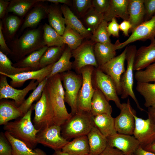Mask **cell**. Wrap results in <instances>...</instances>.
<instances>
[{"instance_id": "1", "label": "cell", "mask_w": 155, "mask_h": 155, "mask_svg": "<svg viewBox=\"0 0 155 155\" xmlns=\"http://www.w3.org/2000/svg\"><path fill=\"white\" fill-rule=\"evenodd\" d=\"M33 105L22 117L3 125V129L14 138L22 142L28 147L34 149L38 143L37 135L40 131L35 127L31 121Z\"/></svg>"}, {"instance_id": "2", "label": "cell", "mask_w": 155, "mask_h": 155, "mask_svg": "<svg viewBox=\"0 0 155 155\" xmlns=\"http://www.w3.org/2000/svg\"><path fill=\"white\" fill-rule=\"evenodd\" d=\"M10 45L11 54L17 59H21L25 55L46 46L42 28L39 27L25 32L12 41Z\"/></svg>"}, {"instance_id": "3", "label": "cell", "mask_w": 155, "mask_h": 155, "mask_svg": "<svg viewBox=\"0 0 155 155\" xmlns=\"http://www.w3.org/2000/svg\"><path fill=\"white\" fill-rule=\"evenodd\" d=\"M94 117L90 113L78 112L61 125L62 135L69 141L87 135L94 126Z\"/></svg>"}, {"instance_id": "4", "label": "cell", "mask_w": 155, "mask_h": 155, "mask_svg": "<svg viewBox=\"0 0 155 155\" xmlns=\"http://www.w3.org/2000/svg\"><path fill=\"white\" fill-rule=\"evenodd\" d=\"M135 45L127 46L125 60L127 63L126 69L122 75L120 80L121 89V97L125 99L130 96L135 102L137 108L141 111H144L140 106L134 93L133 85V66L135 56L137 51Z\"/></svg>"}, {"instance_id": "5", "label": "cell", "mask_w": 155, "mask_h": 155, "mask_svg": "<svg viewBox=\"0 0 155 155\" xmlns=\"http://www.w3.org/2000/svg\"><path fill=\"white\" fill-rule=\"evenodd\" d=\"M32 105L35 111L32 122L37 129L40 131L55 124L53 109L46 86L40 98Z\"/></svg>"}, {"instance_id": "6", "label": "cell", "mask_w": 155, "mask_h": 155, "mask_svg": "<svg viewBox=\"0 0 155 155\" xmlns=\"http://www.w3.org/2000/svg\"><path fill=\"white\" fill-rule=\"evenodd\" d=\"M95 67L88 65L80 70L82 84L78 93L77 102V112L91 113V104L95 88L92 82V74Z\"/></svg>"}, {"instance_id": "7", "label": "cell", "mask_w": 155, "mask_h": 155, "mask_svg": "<svg viewBox=\"0 0 155 155\" xmlns=\"http://www.w3.org/2000/svg\"><path fill=\"white\" fill-rule=\"evenodd\" d=\"M60 74L65 89L64 100L70 107L73 115L77 112V102L82 84V76L70 70Z\"/></svg>"}, {"instance_id": "8", "label": "cell", "mask_w": 155, "mask_h": 155, "mask_svg": "<svg viewBox=\"0 0 155 155\" xmlns=\"http://www.w3.org/2000/svg\"><path fill=\"white\" fill-rule=\"evenodd\" d=\"M95 43L90 40H86L78 47L72 50V56L74 58L72 68L77 73L80 74L81 69L87 66L98 67L94 53Z\"/></svg>"}, {"instance_id": "9", "label": "cell", "mask_w": 155, "mask_h": 155, "mask_svg": "<svg viewBox=\"0 0 155 155\" xmlns=\"http://www.w3.org/2000/svg\"><path fill=\"white\" fill-rule=\"evenodd\" d=\"M92 82L95 88L101 91L109 101H113L117 107L120 109L122 103L115 84L110 77L99 68H95L92 74Z\"/></svg>"}, {"instance_id": "10", "label": "cell", "mask_w": 155, "mask_h": 155, "mask_svg": "<svg viewBox=\"0 0 155 155\" xmlns=\"http://www.w3.org/2000/svg\"><path fill=\"white\" fill-rule=\"evenodd\" d=\"M36 138L38 144L55 151L61 150L69 142L62 135L61 126L55 124L40 130Z\"/></svg>"}, {"instance_id": "11", "label": "cell", "mask_w": 155, "mask_h": 155, "mask_svg": "<svg viewBox=\"0 0 155 155\" xmlns=\"http://www.w3.org/2000/svg\"><path fill=\"white\" fill-rule=\"evenodd\" d=\"M7 77L1 75L0 79V99H11L19 107L25 100V98L30 90L35 89L39 83L32 80L22 90L14 88L8 83Z\"/></svg>"}, {"instance_id": "12", "label": "cell", "mask_w": 155, "mask_h": 155, "mask_svg": "<svg viewBox=\"0 0 155 155\" xmlns=\"http://www.w3.org/2000/svg\"><path fill=\"white\" fill-rule=\"evenodd\" d=\"M135 127L133 135L143 148L155 142V124L149 118L144 119L134 115Z\"/></svg>"}, {"instance_id": "13", "label": "cell", "mask_w": 155, "mask_h": 155, "mask_svg": "<svg viewBox=\"0 0 155 155\" xmlns=\"http://www.w3.org/2000/svg\"><path fill=\"white\" fill-rule=\"evenodd\" d=\"M119 114L115 118V127L118 133L133 135L135 127V111L131 106L129 98L122 103Z\"/></svg>"}, {"instance_id": "14", "label": "cell", "mask_w": 155, "mask_h": 155, "mask_svg": "<svg viewBox=\"0 0 155 155\" xmlns=\"http://www.w3.org/2000/svg\"><path fill=\"white\" fill-rule=\"evenodd\" d=\"M127 46L119 55L98 67L112 79L116 86L118 95L121 94L120 80L125 70V62Z\"/></svg>"}, {"instance_id": "15", "label": "cell", "mask_w": 155, "mask_h": 155, "mask_svg": "<svg viewBox=\"0 0 155 155\" xmlns=\"http://www.w3.org/2000/svg\"><path fill=\"white\" fill-rule=\"evenodd\" d=\"M155 38V15L150 19L145 21L132 31L131 35L126 40L120 43L116 50L122 49L129 44L138 40H150Z\"/></svg>"}, {"instance_id": "16", "label": "cell", "mask_w": 155, "mask_h": 155, "mask_svg": "<svg viewBox=\"0 0 155 155\" xmlns=\"http://www.w3.org/2000/svg\"><path fill=\"white\" fill-rule=\"evenodd\" d=\"M52 105L55 124L61 126L72 115L67 111L64 99L54 90L47 82L46 85Z\"/></svg>"}, {"instance_id": "17", "label": "cell", "mask_w": 155, "mask_h": 155, "mask_svg": "<svg viewBox=\"0 0 155 155\" xmlns=\"http://www.w3.org/2000/svg\"><path fill=\"white\" fill-rule=\"evenodd\" d=\"M107 139L108 145L121 151L124 155L134 154L140 146L139 142L133 135L117 133Z\"/></svg>"}, {"instance_id": "18", "label": "cell", "mask_w": 155, "mask_h": 155, "mask_svg": "<svg viewBox=\"0 0 155 155\" xmlns=\"http://www.w3.org/2000/svg\"><path fill=\"white\" fill-rule=\"evenodd\" d=\"M53 64L49 65L37 70L24 72L13 75L1 74L11 78L10 86L13 87L22 86L26 81L34 80L39 83L46 78L50 74Z\"/></svg>"}, {"instance_id": "19", "label": "cell", "mask_w": 155, "mask_h": 155, "mask_svg": "<svg viewBox=\"0 0 155 155\" xmlns=\"http://www.w3.org/2000/svg\"><path fill=\"white\" fill-rule=\"evenodd\" d=\"M155 62V38L149 45L142 46L137 50L134 59V71L143 70Z\"/></svg>"}, {"instance_id": "20", "label": "cell", "mask_w": 155, "mask_h": 155, "mask_svg": "<svg viewBox=\"0 0 155 155\" xmlns=\"http://www.w3.org/2000/svg\"><path fill=\"white\" fill-rule=\"evenodd\" d=\"M60 6L66 26H69L78 32L84 39L90 40L92 34L86 28L69 6L65 4Z\"/></svg>"}, {"instance_id": "21", "label": "cell", "mask_w": 155, "mask_h": 155, "mask_svg": "<svg viewBox=\"0 0 155 155\" xmlns=\"http://www.w3.org/2000/svg\"><path fill=\"white\" fill-rule=\"evenodd\" d=\"M43 2L41 1L36 4L27 13L20 28V32H22L26 28L36 26L42 20L47 17V5Z\"/></svg>"}, {"instance_id": "22", "label": "cell", "mask_w": 155, "mask_h": 155, "mask_svg": "<svg viewBox=\"0 0 155 155\" xmlns=\"http://www.w3.org/2000/svg\"><path fill=\"white\" fill-rule=\"evenodd\" d=\"M129 1V0H110L109 8L104 14V20L110 22L113 18L119 17L123 20H128Z\"/></svg>"}, {"instance_id": "23", "label": "cell", "mask_w": 155, "mask_h": 155, "mask_svg": "<svg viewBox=\"0 0 155 155\" xmlns=\"http://www.w3.org/2000/svg\"><path fill=\"white\" fill-rule=\"evenodd\" d=\"M120 43L117 40L114 44L111 43L107 44L99 43L95 44L94 53L98 67L115 57L116 48Z\"/></svg>"}, {"instance_id": "24", "label": "cell", "mask_w": 155, "mask_h": 155, "mask_svg": "<svg viewBox=\"0 0 155 155\" xmlns=\"http://www.w3.org/2000/svg\"><path fill=\"white\" fill-rule=\"evenodd\" d=\"M87 136L90 148L89 155H100L107 146V138L95 126Z\"/></svg>"}, {"instance_id": "25", "label": "cell", "mask_w": 155, "mask_h": 155, "mask_svg": "<svg viewBox=\"0 0 155 155\" xmlns=\"http://www.w3.org/2000/svg\"><path fill=\"white\" fill-rule=\"evenodd\" d=\"M47 11L49 25L62 36L66 26L61 6L59 4L52 3L47 5Z\"/></svg>"}, {"instance_id": "26", "label": "cell", "mask_w": 155, "mask_h": 155, "mask_svg": "<svg viewBox=\"0 0 155 155\" xmlns=\"http://www.w3.org/2000/svg\"><path fill=\"white\" fill-rule=\"evenodd\" d=\"M24 115L14 101L1 100L0 102V125H4L13 119Z\"/></svg>"}, {"instance_id": "27", "label": "cell", "mask_w": 155, "mask_h": 155, "mask_svg": "<svg viewBox=\"0 0 155 155\" xmlns=\"http://www.w3.org/2000/svg\"><path fill=\"white\" fill-rule=\"evenodd\" d=\"M144 0H129L128 6V20L132 26L131 32L144 21Z\"/></svg>"}, {"instance_id": "28", "label": "cell", "mask_w": 155, "mask_h": 155, "mask_svg": "<svg viewBox=\"0 0 155 155\" xmlns=\"http://www.w3.org/2000/svg\"><path fill=\"white\" fill-rule=\"evenodd\" d=\"M112 107L106 97L99 90L95 88L91 104V113L94 117L106 114L111 115Z\"/></svg>"}, {"instance_id": "29", "label": "cell", "mask_w": 155, "mask_h": 155, "mask_svg": "<svg viewBox=\"0 0 155 155\" xmlns=\"http://www.w3.org/2000/svg\"><path fill=\"white\" fill-rule=\"evenodd\" d=\"M61 150L70 155H87L90 148L87 135L76 137L69 141Z\"/></svg>"}, {"instance_id": "30", "label": "cell", "mask_w": 155, "mask_h": 155, "mask_svg": "<svg viewBox=\"0 0 155 155\" xmlns=\"http://www.w3.org/2000/svg\"><path fill=\"white\" fill-rule=\"evenodd\" d=\"M94 122V126L106 138L117 133L115 118L111 115L104 114L96 116Z\"/></svg>"}, {"instance_id": "31", "label": "cell", "mask_w": 155, "mask_h": 155, "mask_svg": "<svg viewBox=\"0 0 155 155\" xmlns=\"http://www.w3.org/2000/svg\"><path fill=\"white\" fill-rule=\"evenodd\" d=\"M4 133L12 146V155H47L40 148H29L22 142L14 138L8 132L5 131Z\"/></svg>"}, {"instance_id": "32", "label": "cell", "mask_w": 155, "mask_h": 155, "mask_svg": "<svg viewBox=\"0 0 155 155\" xmlns=\"http://www.w3.org/2000/svg\"><path fill=\"white\" fill-rule=\"evenodd\" d=\"M41 0H12L10 1L6 15L13 13L19 17H23Z\"/></svg>"}, {"instance_id": "33", "label": "cell", "mask_w": 155, "mask_h": 155, "mask_svg": "<svg viewBox=\"0 0 155 155\" xmlns=\"http://www.w3.org/2000/svg\"><path fill=\"white\" fill-rule=\"evenodd\" d=\"M71 51L67 46L65 47L61 57L53 65L51 71L46 78L47 79L57 73L70 71L72 68L73 63L70 61L72 57Z\"/></svg>"}, {"instance_id": "34", "label": "cell", "mask_w": 155, "mask_h": 155, "mask_svg": "<svg viewBox=\"0 0 155 155\" xmlns=\"http://www.w3.org/2000/svg\"><path fill=\"white\" fill-rule=\"evenodd\" d=\"M48 47V46H46L32 52L14 64V66H18V68L29 67L34 70L40 69V59Z\"/></svg>"}, {"instance_id": "35", "label": "cell", "mask_w": 155, "mask_h": 155, "mask_svg": "<svg viewBox=\"0 0 155 155\" xmlns=\"http://www.w3.org/2000/svg\"><path fill=\"white\" fill-rule=\"evenodd\" d=\"M136 90L144 98L146 107H155V83L137 82Z\"/></svg>"}, {"instance_id": "36", "label": "cell", "mask_w": 155, "mask_h": 155, "mask_svg": "<svg viewBox=\"0 0 155 155\" xmlns=\"http://www.w3.org/2000/svg\"><path fill=\"white\" fill-rule=\"evenodd\" d=\"M42 28L43 40L45 46L48 47L65 46L62 36L49 24L45 23Z\"/></svg>"}, {"instance_id": "37", "label": "cell", "mask_w": 155, "mask_h": 155, "mask_svg": "<svg viewBox=\"0 0 155 155\" xmlns=\"http://www.w3.org/2000/svg\"><path fill=\"white\" fill-rule=\"evenodd\" d=\"M81 19L84 26L92 34L104 20V13L98 12L92 7Z\"/></svg>"}, {"instance_id": "38", "label": "cell", "mask_w": 155, "mask_h": 155, "mask_svg": "<svg viewBox=\"0 0 155 155\" xmlns=\"http://www.w3.org/2000/svg\"><path fill=\"white\" fill-rule=\"evenodd\" d=\"M2 30L6 38L12 40L22 23V20L17 15L5 16L2 20Z\"/></svg>"}, {"instance_id": "39", "label": "cell", "mask_w": 155, "mask_h": 155, "mask_svg": "<svg viewBox=\"0 0 155 155\" xmlns=\"http://www.w3.org/2000/svg\"><path fill=\"white\" fill-rule=\"evenodd\" d=\"M65 47V46L48 47L40 59V69L57 62L61 56Z\"/></svg>"}, {"instance_id": "40", "label": "cell", "mask_w": 155, "mask_h": 155, "mask_svg": "<svg viewBox=\"0 0 155 155\" xmlns=\"http://www.w3.org/2000/svg\"><path fill=\"white\" fill-rule=\"evenodd\" d=\"M13 63L4 53L0 51V74L13 75L24 72L34 70L29 67L18 68Z\"/></svg>"}, {"instance_id": "41", "label": "cell", "mask_w": 155, "mask_h": 155, "mask_svg": "<svg viewBox=\"0 0 155 155\" xmlns=\"http://www.w3.org/2000/svg\"><path fill=\"white\" fill-rule=\"evenodd\" d=\"M62 36L64 43L72 50L80 46L84 39L78 32L67 26H66Z\"/></svg>"}, {"instance_id": "42", "label": "cell", "mask_w": 155, "mask_h": 155, "mask_svg": "<svg viewBox=\"0 0 155 155\" xmlns=\"http://www.w3.org/2000/svg\"><path fill=\"white\" fill-rule=\"evenodd\" d=\"M47 80V79L46 78L39 83L29 97L19 107L24 115L32 106L33 102L36 101H38L40 98Z\"/></svg>"}, {"instance_id": "43", "label": "cell", "mask_w": 155, "mask_h": 155, "mask_svg": "<svg viewBox=\"0 0 155 155\" xmlns=\"http://www.w3.org/2000/svg\"><path fill=\"white\" fill-rule=\"evenodd\" d=\"M108 22L103 20L94 33L92 34L90 40L96 43L109 44L111 42L107 30Z\"/></svg>"}, {"instance_id": "44", "label": "cell", "mask_w": 155, "mask_h": 155, "mask_svg": "<svg viewBox=\"0 0 155 155\" xmlns=\"http://www.w3.org/2000/svg\"><path fill=\"white\" fill-rule=\"evenodd\" d=\"M134 77L137 82L155 83V62L148 65L144 70L136 71Z\"/></svg>"}, {"instance_id": "45", "label": "cell", "mask_w": 155, "mask_h": 155, "mask_svg": "<svg viewBox=\"0 0 155 155\" xmlns=\"http://www.w3.org/2000/svg\"><path fill=\"white\" fill-rule=\"evenodd\" d=\"M71 6L74 14L82 18L93 7L92 0H73Z\"/></svg>"}, {"instance_id": "46", "label": "cell", "mask_w": 155, "mask_h": 155, "mask_svg": "<svg viewBox=\"0 0 155 155\" xmlns=\"http://www.w3.org/2000/svg\"><path fill=\"white\" fill-rule=\"evenodd\" d=\"M60 73H57L47 79V82L51 87L64 99L65 91L61 82Z\"/></svg>"}, {"instance_id": "47", "label": "cell", "mask_w": 155, "mask_h": 155, "mask_svg": "<svg viewBox=\"0 0 155 155\" xmlns=\"http://www.w3.org/2000/svg\"><path fill=\"white\" fill-rule=\"evenodd\" d=\"M11 144L5 136L4 133L0 134V155H12Z\"/></svg>"}, {"instance_id": "48", "label": "cell", "mask_w": 155, "mask_h": 155, "mask_svg": "<svg viewBox=\"0 0 155 155\" xmlns=\"http://www.w3.org/2000/svg\"><path fill=\"white\" fill-rule=\"evenodd\" d=\"M145 10L144 21L150 19L155 15V0H144Z\"/></svg>"}, {"instance_id": "49", "label": "cell", "mask_w": 155, "mask_h": 155, "mask_svg": "<svg viewBox=\"0 0 155 155\" xmlns=\"http://www.w3.org/2000/svg\"><path fill=\"white\" fill-rule=\"evenodd\" d=\"M110 4V0H92L93 7L97 11L104 13L108 9Z\"/></svg>"}, {"instance_id": "50", "label": "cell", "mask_w": 155, "mask_h": 155, "mask_svg": "<svg viewBox=\"0 0 155 155\" xmlns=\"http://www.w3.org/2000/svg\"><path fill=\"white\" fill-rule=\"evenodd\" d=\"M119 24L116 18H113L108 24L107 30L110 36L111 35L118 38L119 36Z\"/></svg>"}, {"instance_id": "51", "label": "cell", "mask_w": 155, "mask_h": 155, "mask_svg": "<svg viewBox=\"0 0 155 155\" xmlns=\"http://www.w3.org/2000/svg\"><path fill=\"white\" fill-rule=\"evenodd\" d=\"M2 21H0V51L4 52L7 54H11V51L8 47L5 42V40L4 37L2 30Z\"/></svg>"}, {"instance_id": "52", "label": "cell", "mask_w": 155, "mask_h": 155, "mask_svg": "<svg viewBox=\"0 0 155 155\" xmlns=\"http://www.w3.org/2000/svg\"><path fill=\"white\" fill-rule=\"evenodd\" d=\"M119 28L125 36H128L129 31L132 29V26L129 20H124L119 24Z\"/></svg>"}, {"instance_id": "53", "label": "cell", "mask_w": 155, "mask_h": 155, "mask_svg": "<svg viewBox=\"0 0 155 155\" xmlns=\"http://www.w3.org/2000/svg\"><path fill=\"white\" fill-rule=\"evenodd\" d=\"M100 155H124L122 152L118 149L107 144L105 150Z\"/></svg>"}, {"instance_id": "54", "label": "cell", "mask_w": 155, "mask_h": 155, "mask_svg": "<svg viewBox=\"0 0 155 155\" xmlns=\"http://www.w3.org/2000/svg\"><path fill=\"white\" fill-rule=\"evenodd\" d=\"M9 2V0H0V18L2 20L6 16L7 9Z\"/></svg>"}, {"instance_id": "55", "label": "cell", "mask_w": 155, "mask_h": 155, "mask_svg": "<svg viewBox=\"0 0 155 155\" xmlns=\"http://www.w3.org/2000/svg\"><path fill=\"white\" fill-rule=\"evenodd\" d=\"M41 1L43 2L48 1L55 4L62 3L68 6H71L72 4V0H41Z\"/></svg>"}, {"instance_id": "56", "label": "cell", "mask_w": 155, "mask_h": 155, "mask_svg": "<svg viewBox=\"0 0 155 155\" xmlns=\"http://www.w3.org/2000/svg\"><path fill=\"white\" fill-rule=\"evenodd\" d=\"M134 155H155V154L147 151L140 146L134 153Z\"/></svg>"}, {"instance_id": "57", "label": "cell", "mask_w": 155, "mask_h": 155, "mask_svg": "<svg viewBox=\"0 0 155 155\" xmlns=\"http://www.w3.org/2000/svg\"><path fill=\"white\" fill-rule=\"evenodd\" d=\"M148 117L150 118L155 124V107L148 108Z\"/></svg>"}, {"instance_id": "58", "label": "cell", "mask_w": 155, "mask_h": 155, "mask_svg": "<svg viewBox=\"0 0 155 155\" xmlns=\"http://www.w3.org/2000/svg\"><path fill=\"white\" fill-rule=\"evenodd\" d=\"M144 149L155 154V142L146 147Z\"/></svg>"}, {"instance_id": "59", "label": "cell", "mask_w": 155, "mask_h": 155, "mask_svg": "<svg viewBox=\"0 0 155 155\" xmlns=\"http://www.w3.org/2000/svg\"><path fill=\"white\" fill-rule=\"evenodd\" d=\"M52 155H70L66 153L63 152L61 150L55 151Z\"/></svg>"}, {"instance_id": "60", "label": "cell", "mask_w": 155, "mask_h": 155, "mask_svg": "<svg viewBox=\"0 0 155 155\" xmlns=\"http://www.w3.org/2000/svg\"><path fill=\"white\" fill-rule=\"evenodd\" d=\"M134 155V154H131V155Z\"/></svg>"}]
</instances>
